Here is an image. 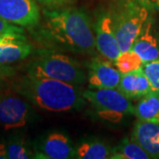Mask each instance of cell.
Segmentation results:
<instances>
[{"label": "cell", "mask_w": 159, "mask_h": 159, "mask_svg": "<svg viewBox=\"0 0 159 159\" xmlns=\"http://www.w3.org/2000/svg\"><path fill=\"white\" fill-rule=\"evenodd\" d=\"M151 158L145 149L132 137L124 139L117 147L112 148L111 159H148Z\"/></svg>", "instance_id": "cell-17"}, {"label": "cell", "mask_w": 159, "mask_h": 159, "mask_svg": "<svg viewBox=\"0 0 159 159\" xmlns=\"http://www.w3.org/2000/svg\"><path fill=\"white\" fill-rule=\"evenodd\" d=\"M40 4L46 6H56L63 5L70 0H37Z\"/></svg>", "instance_id": "cell-24"}, {"label": "cell", "mask_w": 159, "mask_h": 159, "mask_svg": "<svg viewBox=\"0 0 159 159\" xmlns=\"http://www.w3.org/2000/svg\"><path fill=\"white\" fill-rule=\"evenodd\" d=\"M142 69L150 82L152 90L159 94V58L143 64Z\"/></svg>", "instance_id": "cell-20"}, {"label": "cell", "mask_w": 159, "mask_h": 159, "mask_svg": "<svg viewBox=\"0 0 159 159\" xmlns=\"http://www.w3.org/2000/svg\"><path fill=\"white\" fill-rule=\"evenodd\" d=\"M154 23V19L149 16L131 47V50L140 57L143 64L159 58V34Z\"/></svg>", "instance_id": "cell-12"}, {"label": "cell", "mask_w": 159, "mask_h": 159, "mask_svg": "<svg viewBox=\"0 0 159 159\" xmlns=\"http://www.w3.org/2000/svg\"><path fill=\"white\" fill-rule=\"evenodd\" d=\"M27 74L76 86H80L86 80L84 70L78 61L54 51H41L38 57L30 63Z\"/></svg>", "instance_id": "cell-4"}, {"label": "cell", "mask_w": 159, "mask_h": 159, "mask_svg": "<svg viewBox=\"0 0 159 159\" xmlns=\"http://www.w3.org/2000/svg\"><path fill=\"white\" fill-rule=\"evenodd\" d=\"M149 11H159V0H135Z\"/></svg>", "instance_id": "cell-23"}, {"label": "cell", "mask_w": 159, "mask_h": 159, "mask_svg": "<svg viewBox=\"0 0 159 159\" xmlns=\"http://www.w3.org/2000/svg\"><path fill=\"white\" fill-rule=\"evenodd\" d=\"M94 29L97 50L102 57L114 63L121 51L108 10L100 11L97 14Z\"/></svg>", "instance_id": "cell-8"}, {"label": "cell", "mask_w": 159, "mask_h": 159, "mask_svg": "<svg viewBox=\"0 0 159 159\" xmlns=\"http://www.w3.org/2000/svg\"><path fill=\"white\" fill-rule=\"evenodd\" d=\"M33 51V46L24 34H8L0 38V64L9 66L23 60Z\"/></svg>", "instance_id": "cell-10"}, {"label": "cell", "mask_w": 159, "mask_h": 159, "mask_svg": "<svg viewBox=\"0 0 159 159\" xmlns=\"http://www.w3.org/2000/svg\"><path fill=\"white\" fill-rule=\"evenodd\" d=\"M22 97L11 94L0 95V128L17 129L30 122L33 116L32 107Z\"/></svg>", "instance_id": "cell-6"}, {"label": "cell", "mask_w": 159, "mask_h": 159, "mask_svg": "<svg viewBox=\"0 0 159 159\" xmlns=\"http://www.w3.org/2000/svg\"><path fill=\"white\" fill-rule=\"evenodd\" d=\"M39 153L34 157L46 159L75 158L76 147H74L68 136L59 132H53L48 134L41 142Z\"/></svg>", "instance_id": "cell-11"}, {"label": "cell", "mask_w": 159, "mask_h": 159, "mask_svg": "<svg viewBox=\"0 0 159 159\" xmlns=\"http://www.w3.org/2000/svg\"><path fill=\"white\" fill-rule=\"evenodd\" d=\"M41 36L51 46L77 54L97 50L94 23L85 11L76 8L44 10Z\"/></svg>", "instance_id": "cell-1"}, {"label": "cell", "mask_w": 159, "mask_h": 159, "mask_svg": "<svg viewBox=\"0 0 159 159\" xmlns=\"http://www.w3.org/2000/svg\"><path fill=\"white\" fill-rule=\"evenodd\" d=\"M107 10L120 51H129L150 16L149 11L135 0H111Z\"/></svg>", "instance_id": "cell-3"}, {"label": "cell", "mask_w": 159, "mask_h": 159, "mask_svg": "<svg viewBox=\"0 0 159 159\" xmlns=\"http://www.w3.org/2000/svg\"><path fill=\"white\" fill-rule=\"evenodd\" d=\"M134 115L138 120L159 123V94L151 90L139 99L134 106Z\"/></svg>", "instance_id": "cell-15"}, {"label": "cell", "mask_w": 159, "mask_h": 159, "mask_svg": "<svg viewBox=\"0 0 159 159\" xmlns=\"http://www.w3.org/2000/svg\"><path fill=\"white\" fill-rule=\"evenodd\" d=\"M83 97L101 118L109 122L119 123L134 115V105L118 89H97L83 91Z\"/></svg>", "instance_id": "cell-5"}, {"label": "cell", "mask_w": 159, "mask_h": 159, "mask_svg": "<svg viewBox=\"0 0 159 159\" xmlns=\"http://www.w3.org/2000/svg\"><path fill=\"white\" fill-rule=\"evenodd\" d=\"M15 89L32 105L49 112L80 110L87 102L79 86L57 80L27 74L19 80Z\"/></svg>", "instance_id": "cell-2"}, {"label": "cell", "mask_w": 159, "mask_h": 159, "mask_svg": "<svg viewBox=\"0 0 159 159\" xmlns=\"http://www.w3.org/2000/svg\"><path fill=\"white\" fill-rule=\"evenodd\" d=\"M15 74L14 69L6 65L0 64V89L3 88V86L6 85Z\"/></svg>", "instance_id": "cell-22"}, {"label": "cell", "mask_w": 159, "mask_h": 159, "mask_svg": "<svg viewBox=\"0 0 159 159\" xmlns=\"http://www.w3.org/2000/svg\"><path fill=\"white\" fill-rule=\"evenodd\" d=\"M116 67L121 74H126L142 67L143 62L140 57L132 50L123 51L114 61Z\"/></svg>", "instance_id": "cell-18"}, {"label": "cell", "mask_w": 159, "mask_h": 159, "mask_svg": "<svg viewBox=\"0 0 159 159\" xmlns=\"http://www.w3.org/2000/svg\"><path fill=\"white\" fill-rule=\"evenodd\" d=\"M112 148L108 144L98 141H87L76 147L75 158L106 159L111 158Z\"/></svg>", "instance_id": "cell-16"}, {"label": "cell", "mask_w": 159, "mask_h": 159, "mask_svg": "<svg viewBox=\"0 0 159 159\" xmlns=\"http://www.w3.org/2000/svg\"><path fill=\"white\" fill-rule=\"evenodd\" d=\"M122 74L112 61L104 57H95L89 65V89H117Z\"/></svg>", "instance_id": "cell-9"}, {"label": "cell", "mask_w": 159, "mask_h": 159, "mask_svg": "<svg viewBox=\"0 0 159 159\" xmlns=\"http://www.w3.org/2000/svg\"><path fill=\"white\" fill-rule=\"evenodd\" d=\"M131 137L145 149L151 158H159V123L137 119Z\"/></svg>", "instance_id": "cell-14"}, {"label": "cell", "mask_w": 159, "mask_h": 159, "mask_svg": "<svg viewBox=\"0 0 159 159\" xmlns=\"http://www.w3.org/2000/svg\"><path fill=\"white\" fill-rule=\"evenodd\" d=\"M7 158L27 159L33 157L32 151L22 138H13L6 145Z\"/></svg>", "instance_id": "cell-19"}, {"label": "cell", "mask_w": 159, "mask_h": 159, "mask_svg": "<svg viewBox=\"0 0 159 159\" xmlns=\"http://www.w3.org/2000/svg\"><path fill=\"white\" fill-rule=\"evenodd\" d=\"M7 158V152H6V147L5 144L0 143V159Z\"/></svg>", "instance_id": "cell-25"}, {"label": "cell", "mask_w": 159, "mask_h": 159, "mask_svg": "<svg viewBox=\"0 0 159 159\" xmlns=\"http://www.w3.org/2000/svg\"><path fill=\"white\" fill-rule=\"evenodd\" d=\"M117 89L130 100H139L152 90L142 67L122 74Z\"/></svg>", "instance_id": "cell-13"}, {"label": "cell", "mask_w": 159, "mask_h": 159, "mask_svg": "<svg viewBox=\"0 0 159 159\" xmlns=\"http://www.w3.org/2000/svg\"><path fill=\"white\" fill-rule=\"evenodd\" d=\"M24 34V29L21 27L13 25L0 18V34Z\"/></svg>", "instance_id": "cell-21"}, {"label": "cell", "mask_w": 159, "mask_h": 159, "mask_svg": "<svg viewBox=\"0 0 159 159\" xmlns=\"http://www.w3.org/2000/svg\"><path fill=\"white\" fill-rule=\"evenodd\" d=\"M0 38H1V34H0Z\"/></svg>", "instance_id": "cell-26"}, {"label": "cell", "mask_w": 159, "mask_h": 159, "mask_svg": "<svg viewBox=\"0 0 159 159\" xmlns=\"http://www.w3.org/2000/svg\"><path fill=\"white\" fill-rule=\"evenodd\" d=\"M0 18L21 28H34L41 14L35 0H0Z\"/></svg>", "instance_id": "cell-7"}]
</instances>
